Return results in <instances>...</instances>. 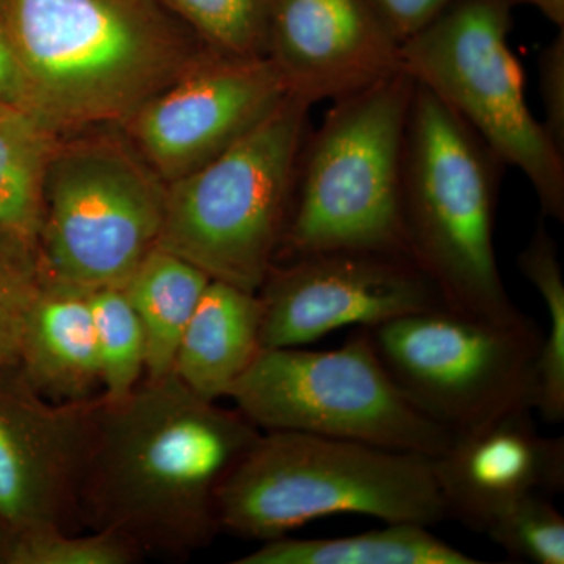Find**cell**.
<instances>
[{"label":"cell","mask_w":564,"mask_h":564,"mask_svg":"<svg viewBox=\"0 0 564 564\" xmlns=\"http://www.w3.org/2000/svg\"><path fill=\"white\" fill-rule=\"evenodd\" d=\"M543 126L558 150L564 152V29L538 57Z\"/></svg>","instance_id":"27"},{"label":"cell","mask_w":564,"mask_h":564,"mask_svg":"<svg viewBox=\"0 0 564 564\" xmlns=\"http://www.w3.org/2000/svg\"><path fill=\"white\" fill-rule=\"evenodd\" d=\"M505 163L415 82L404 141L402 209L411 259L448 310L497 323L524 317L497 263V196Z\"/></svg>","instance_id":"3"},{"label":"cell","mask_w":564,"mask_h":564,"mask_svg":"<svg viewBox=\"0 0 564 564\" xmlns=\"http://www.w3.org/2000/svg\"><path fill=\"white\" fill-rule=\"evenodd\" d=\"M339 513L425 527L448 519L432 458L306 433L259 434L217 492L220 532L248 540Z\"/></svg>","instance_id":"4"},{"label":"cell","mask_w":564,"mask_h":564,"mask_svg":"<svg viewBox=\"0 0 564 564\" xmlns=\"http://www.w3.org/2000/svg\"><path fill=\"white\" fill-rule=\"evenodd\" d=\"M389 31L403 43L455 0H369Z\"/></svg>","instance_id":"28"},{"label":"cell","mask_w":564,"mask_h":564,"mask_svg":"<svg viewBox=\"0 0 564 564\" xmlns=\"http://www.w3.org/2000/svg\"><path fill=\"white\" fill-rule=\"evenodd\" d=\"M285 96L269 58L209 50L120 129L169 185L229 150Z\"/></svg>","instance_id":"12"},{"label":"cell","mask_w":564,"mask_h":564,"mask_svg":"<svg viewBox=\"0 0 564 564\" xmlns=\"http://www.w3.org/2000/svg\"><path fill=\"white\" fill-rule=\"evenodd\" d=\"M505 0H455L402 43V68L522 172L543 217L564 220V152L525 99Z\"/></svg>","instance_id":"8"},{"label":"cell","mask_w":564,"mask_h":564,"mask_svg":"<svg viewBox=\"0 0 564 564\" xmlns=\"http://www.w3.org/2000/svg\"><path fill=\"white\" fill-rule=\"evenodd\" d=\"M414 87L395 70L334 101L307 132L276 262L339 250L411 258L402 191Z\"/></svg>","instance_id":"5"},{"label":"cell","mask_w":564,"mask_h":564,"mask_svg":"<svg viewBox=\"0 0 564 564\" xmlns=\"http://www.w3.org/2000/svg\"><path fill=\"white\" fill-rule=\"evenodd\" d=\"M267 58L288 95L314 106L402 69V43L369 0H274Z\"/></svg>","instance_id":"14"},{"label":"cell","mask_w":564,"mask_h":564,"mask_svg":"<svg viewBox=\"0 0 564 564\" xmlns=\"http://www.w3.org/2000/svg\"><path fill=\"white\" fill-rule=\"evenodd\" d=\"M262 348L303 347L326 334L445 306L417 263L389 252L339 250L276 262L258 291Z\"/></svg>","instance_id":"11"},{"label":"cell","mask_w":564,"mask_h":564,"mask_svg":"<svg viewBox=\"0 0 564 564\" xmlns=\"http://www.w3.org/2000/svg\"><path fill=\"white\" fill-rule=\"evenodd\" d=\"M143 552L121 534L93 530L68 533L47 527L13 536L7 564H132Z\"/></svg>","instance_id":"25"},{"label":"cell","mask_w":564,"mask_h":564,"mask_svg":"<svg viewBox=\"0 0 564 564\" xmlns=\"http://www.w3.org/2000/svg\"><path fill=\"white\" fill-rule=\"evenodd\" d=\"M364 329L404 395L452 433L536 408L544 332L529 315L497 323L443 306Z\"/></svg>","instance_id":"10"},{"label":"cell","mask_w":564,"mask_h":564,"mask_svg":"<svg viewBox=\"0 0 564 564\" xmlns=\"http://www.w3.org/2000/svg\"><path fill=\"white\" fill-rule=\"evenodd\" d=\"M209 50L267 57L274 0H161Z\"/></svg>","instance_id":"23"},{"label":"cell","mask_w":564,"mask_h":564,"mask_svg":"<svg viewBox=\"0 0 564 564\" xmlns=\"http://www.w3.org/2000/svg\"><path fill=\"white\" fill-rule=\"evenodd\" d=\"M419 524H388L386 529L328 540L281 536L240 556L236 564H478Z\"/></svg>","instance_id":"20"},{"label":"cell","mask_w":564,"mask_h":564,"mask_svg":"<svg viewBox=\"0 0 564 564\" xmlns=\"http://www.w3.org/2000/svg\"><path fill=\"white\" fill-rule=\"evenodd\" d=\"M43 281L39 252L0 239V373L18 369L25 325Z\"/></svg>","instance_id":"26"},{"label":"cell","mask_w":564,"mask_h":564,"mask_svg":"<svg viewBox=\"0 0 564 564\" xmlns=\"http://www.w3.org/2000/svg\"><path fill=\"white\" fill-rule=\"evenodd\" d=\"M99 403L51 402L18 369L0 373V518L13 536L79 521Z\"/></svg>","instance_id":"13"},{"label":"cell","mask_w":564,"mask_h":564,"mask_svg":"<svg viewBox=\"0 0 564 564\" xmlns=\"http://www.w3.org/2000/svg\"><path fill=\"white\" fill-rule=\"evenodd\" d=\"M519 269L536 288L549 314V332L544 333L538 362L534 410L544 421L558 423L564 419V281L558 248L543 220L519 254Z\"/></svg>","instance_id":"21"},{"label":"cell","mask_w":564,"mask_h":564,"mask_svg":"<svg viewBox=\"0 0 564 564\" xmlns=\"http://www.w3.org/2000/svg\"><path fill=\"white\" fill-rule=\"evenodd\" d=\"M485 534L518 562L564 563V518L545 494H530L508 507Z\"/></svg>","instance_id":"24"},{"label":"cell","mask_w":564,"mask_h":564,"mask_svg":"<svg viewBox=\"0 0 564 564\" xmlns=\"http://www.w3.org/2000/svg\"><path fill=\"white\" fill-rule=\"evenodd\" d=\"M532 410L500 415L454 433L433 473L448 519L485 533L508 507L530 494L564 488V440L538 432Z\"/></svg>","instance_id":"15"},{"label":"cell","mask_w":564,"mask_h":564,"mask_svg":"<svg viewBox=\"0 0 564 564\" xmlns=\"http://www.w3.org/2000/svg\"><path fill=\"white\" fill-rule=\"evenodd\" d=\"M311 107L285 96L229 150L166 185L159 247L210 280L258 292L288 226Z\"/></svg>","instance_id":"6"},{"label":"cell","mask_w":564,"mask_h":564,"mask_svg":"<svg viewBox=\"0 0 564 564\" xmlns=\"http://www.w3.org/2000/svg\"><path fill=\"white\" fill-rule=\"evenodd\" d=\"M33 111L58 137L120 128L209 51L161 0H0Z\"/></svg>","instance_id":"2"},{"label":"cell","mask_w":564,"mask_h":564,"mask_svg":"<svg viewBox=\"0 0 564 564\" xmlns=\"http://www.w3.org/2000/svg\"><path fill=\"white\" fill-rule=\"evenodd\" d=\"M18 372L51 402H87L101 397L88 291L43 281L25 325Z\"/></svg>","instance_id":"16"},{"label":"cell","mask_w":564,"mask_h":564,"mask_svg":"<svg viewBox=\"0 0 564 564\" xmlns=\"http://www.w3.org/2000/svg\"><path fill=\"white\" fill-rule=\"evenodd\" d=\"M58 140L33 111L0 102V239L39 252L44 182Z\"/></svg>","instance_id":"19"},{"label":"cell","mask_w":564,"mask_h":564,"mask_svg":"<svg viewBox=\"0 0 564 564\" xmlns=\"http://www.w3.org/2000/svg\"><path fill=\"white\" fill-rule=\"evenodd\" d=\"M11 543H13V533L0 518V564L9 562Z\"/></svg>","instance_id":"31"},{"label":"cell","mask_w":564,"mask_h":564,"mask_svg":"<svg viewBox=\"0 0 564 564\" xmlns=\"http://www.w3.org/2000/svg\"><path fill=\"white\" fill-rule=\"evenodd\" d=\"M101 367V399L124 400L147 375V337L122 288L88 291Z\"/></svg>","instance_id":"22"},{"label":"cell","mask_w":564,"mask_h":564,"mask_svg":"<svg viewBox=\"0 0 564 564\" xmlns=\"http://www.w3.org/2000/svg\"><path fill=\"white\" fill-rule=\"evenodd\" d=\"M258 292L210 280L182 334L173 375L203 399L217 402L262 350Z\"/></svg>","instance_id":"17"},{"label":"cell","mask_w":564,"mask_h":564,"mask_svg":"<svg viewBox=\"0 0 564 564\" xmlns=\"http://www.w3.org/2000/svg\"><path fill=\"white\" fill-rule=\"evenodd\" d=\"M228 397L261 432L315 434L432 459L454 437L404 395L364 328L336 350L262 348Z\"/></svg>","instance_id":"9"},{"label":"cell","mask_w":564,"mask_h":564,"mask_svg":"<svg viewBox=\"0 0 564 564\" xmlns=\"http://www.w3.org/2000/svg\"><path fill=\"white\" fill-rule=\"evenodd\" d=\"M261 430L174 375L144 378L99 403L79 497V522L143 554L188 555L220 533L217 492Z\"/></svg>","instance_id":"1"},{"label":"cell","mask_w":564,"mask_h":564,"mask_svg":"<svg viewBox=\"0 0 564 564\" xmlns=\"http://www.w3.org/2000/svg\"><path fill=\"white\" fill-rule=\"evenodd\" d=\"M165 206V182L124 132L61 137L44 182V280L84 291L122 288L158 247Z\"/></svg>","instance_id":"7"},{"label":"cell","mask_w":564,"mask_h":564,"mask_svg":"<svg viewBox=\"0 0 564 564\" xmlns=\"http://www.w3.org/2000/svg\"><path fill=\"white\" fill-rule=\"evenodd\" d=\"M0 102L29 109L24 82L14 61L13 50L3 24L2 11H0Z\"/></svg>","instance_id":"29"},{"label":"cell","mask_w":564,"mask_h":564,"mask_svg":"<svg viewBox=\"0 0 564 564\" xmlns=\"http://www.w3.org/2000/svg\"><path fill=\"white\" fill-rule=\"evenodd\" d=\"M513 9L514 6L533 7L545 20L558 29H564V0H505Z\"/></svg>","instance_id":"30"},{"label":"cell","mask_w":564,"mask_h":564,"mask_svg":"<svg viewBox=\"0 0 564 564\" xmlns=\"http://www.w3.org/2000/svg\"><path fill=\"white\" fill-rule=\"evenodd\" d=\"M209 282L202 269L158 245L122 285L147 337V378L173 375L182 334Z\"/></svg>","instance_id":"18"}]
</instances>
